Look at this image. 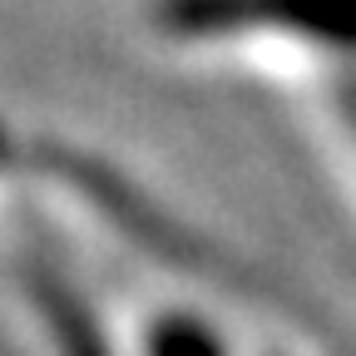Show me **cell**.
Returning <instances> with one entry per match:
<instances>
[{
    "label": "cell",
    "mask_w": 356,
    "mask_h": 356,
    "mask_svg": "<svg viewBox=\"0 0 356 356\" xmlns=\"http://www.w3.org/2000/svg\"><path fill=\"white\" fill-rule=\"evenodd\" d=\"M159 15L178 35L277 30L312 44H356V0H163Z\"/></svg>",
    "instance_id": "obj_1"
}]
</instances>
